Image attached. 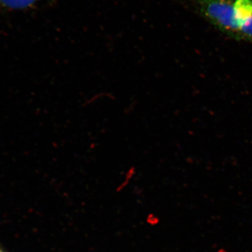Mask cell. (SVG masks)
Returning <instances> with one entry per match:
<instances>
[{"label":"cell","mask_w":252,"mask_h":252,"mask_svg":"<svg viewBox=\"0 0 252 252\" xmlns=\"http://www.w3.org/2000/svg\"><path fill=\"white\" fill-rule=\"evenodd\" d=\"M39 0H0V9L26 10L34 7Z\"/></svg>","instance_id":"3"},{"label":"cell","mask_w":252,"mask_h":252,"mask_svg":"<svg viewBox=\"0 0 252 252\" xmlns=\"http://www.w3.org/2000/svg\"><path fill=\"white\" fill-rule=\"evenodd\" d=\"M0 252H5L4 250H2V248L0 247Z\"/></svg>","instance_id":"5"},{"label":"cell","mask_w":252,"mask_h":252,"mask_svg":"<svg viewBox=\"0 0 252 252\" xmlns=\"http://www.w3.org/2000/svg\"><path fill=\"white\" fill-rule=\"evenodd\" d=\"M237 39L252 42V17L240 25Z\"/></svg>","instance_id":"4"},{"label":"cell","mask_w":252,"mask_h":252,"mask_svg":"<svg viewBox=\"0 0 252 252\" xmlns=\"http://www.w3.org/2000/svg\"><path fill=\"white\" fill-rule=\"evenodd\" d=\"M233 9L240 28L242 23L252 17V0H234Z\"/></svg>","instance_id":"2"},{"label":"cell","mask_w":252,"mask_h":252,"mask_svg":"<svg viewBox=\"0 0 252 252\" xmlns=\"http://www.w3.org/2000/svg\"><path fill=\"white\" fill-rule=\"evenodd\" d=\"M198 8L219 31L237 39L240 24L235 18L233 0H198Z\"/></svg>","instance_id":"1"}]
</instances>
